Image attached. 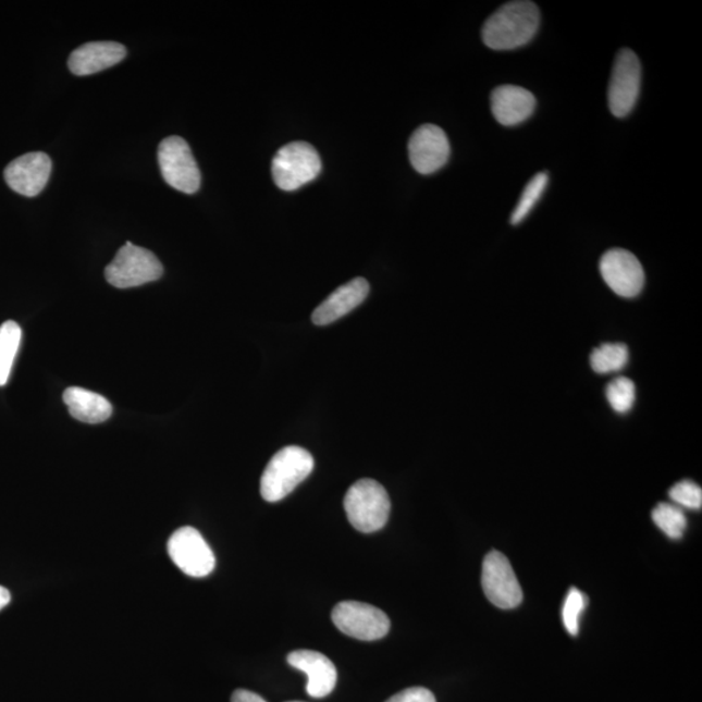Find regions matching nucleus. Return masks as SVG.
I'll return each mask as SVG.
<instances>
[{
	"label": "nucleus",
	"instance_id": "nucleus-1",
	"mask_svg": "<svg viewBox=\"0 0 702 702\" xmlns=\"http://www.w3.org/2000/svg\"><path fill=\"white\" fill-rule=\"evenodd\" d=\"M540 26L538 5L528 0H517L500 7L487 20L481 37L492 50L518 49L532 41Z\"/></svg>",
	"mask_w": 702,
	"mask_h": 702
},
{
	"label": "nucleus",
	"instance_id": "nucleus-2",
	"mask_svg": "<svg viewBox=\"0 0 702 702\" xmlns=\"http://www.w3.org/2000/svg\"><path fill=\"white\" fill-rule=\"evenodd\" d=\"M313 470L310 452L299 446H286L272 457L260 479V494L269 503L290 496Z\"/></svg>",
	"mask_w": 702,
	"mask_h": 702
},
{
	"label": "nucleus",
	"instance_id": "nucleus-3",
	"mask_svg": "<svg viewBox=\"0 0 702 702\" xmlns=\"http://www.w3.org/2000/svg\"><path fill=\"white\" fill-rule=\"evenodd\" d=\"M344 506L350 525L364 533L381 530L390 519V496L385 488L372 479L353 484L346 493Z\"/></svg>",
	"mask_w": 702,
	"mask_h": 702
},
{
	"label": "nucleus",
	"instance_id": "nucleus-4",
	"mask_svg": "<svg viewBox=\"0 0 702 702\" xmlns=\"http://www.w3.org/2000/svg\"><path fill=\"white\" fill-rule=\"evenodd\" d=\"M320 171L322 159L316 147L303 140L281 147L272 160L273 182L285 192H294L311 183Z\"/></svg>",
	"mask_w": 702,
	"mask_h": 702
},
{
	"label": "nucleus",
	"instance_id": "nucleus-5",
	"mask_svg": "<svg viewBox=\"0 0 702 702\" xmlns=\"http://www.w3.org/2000/svg\"><path fill=\"white\" fill-rule=\"evenodd\" d=\"M163 264L156 254L126 243L106 267L104 276L110 285L130 290L159 280L163 276Z\"/></svg>",
	"mask_w": 702,
	"mask_h": 702
},
{
	"label": "nucleus",
	"instance_id": "nucleus-6",
	"mask_svg": "<svg viewBox=\"0 0 702 702\" xmlns=\"http://www.w3.org/2000/svg\"><path fill=\"white\" fill-rule=\"evenodd\" d=\"M158 162L165 183L178 192L194 194L199 190L200 171L190 146L182 137H167L158 147Z\"/></svg>",
	"mask_w": 702,
	"mask_h": 702
},
{
	"label": "nucleus",
	"instance_id": "nucleus-7",
	"mask_svg": "<svg viewBox=\"0 0 702 702\" xmlns=\"http://www.w3.org/2000/svg\"><path fill=\"white\" fill-rule=\"evenodd\" d=\"M167 551L173 564L187 577L206 578L215 570V554L196 528H178L170 538Z\"/></svg>",
	"mask_w": 702,
	"mask_h": 702
},
{
	"label": "nucleus",
	"instance_id": "nucleus-8",
	"mask_svg": "<svg viewBox=\"0 0 702 702\" xmlns=\"http://www.w3.org/2000/svg\"><path fill=\"white\" fill-rule=\"evenodd\" d=\"M332 620L341 632L362 641L383 639L391 630V620L383 611L359 601H343L334 606Z\"/></svg>",
	"mask_w": 702,
	"mask_h": 702
},
{
	"label": "nucleus",
	"instance_id": "nucleus-9",
	"mask_svg": "<svg viewBox=\"0 0 702 702\" xmlns=\"http://www.w3.org/2000/svg\"><path fill=\"white\" fill-rule=\"evenodd\" d=\"M640 85L641 64L637 53L621 49L615 58L607 91L608 109L615 118H626L633 110Z\"/></svg>",
	"mask_w": 702,
	"mask_h": 702
},
{
	"label": "nucleus",
	"instance_id": "nucleus-10",
	"mask_svg": "<svg viewBox=\"0 0 702 702\" xmlns=\"http://www.w3.org/2000/svg\"><path fill=\"white\" fill-rule=\"evenodd\" d=\"M481 584L487 599L504 611L517 607L524 601V592L509 559L497 551L491 552L484 558Z\"/></svg>",
	"mask_w": 702,
	"mask_h": 702
},
{
	"label": "nucleus",
	"instance_id": "nucleus-11",
	"mask_svg": "<svg viewBox=\"0 0 702 702\" xmlns=\"http://www.w3.org/2000/svg\"><path fill=\"white\" fill-rule=\"evenodd\" d=\"M600 272L608 287L619 297L639 296L645 284L643 266L632 253L612 249L600 260Z\"/></svg>",
	"mask_w": 702,
	"mask_h": 702
},
{
	"label": "nucleus",
	"instance_id": "nucleus-12",
	"mask_svg": "<svg viewBox=\"0 0 702 702\" xmlns=\"http://www.w3.org/2000/svg\"><path fill=\"white\" fill-rule=\"evenodd\" d=\"M409 157L414 170L421 175H431L443 169L449 160V139L440 126L421 125L409 140Z\"/></svg>",
	"mask_w": 702,
	"mask_h": 702
},
{
	"label": "nucleus",
	"instance_id": "nucleus-13",
	"mask_svg": "<svg viewBox=\"0 0 702 702\" xmlns=\"http://www.w3.org/2000/svg\"><path fill=\"white\" fill-rule=\"evenodd\" d=\"M51 170V158L47 153L29 152L7 165L4 180L13 192L32 198L45 189L49 183Z\"/></svg>",
	"mask_w": 702,
	"mask_h": 702
},
{
	"label": "nucleus",
	"instance_id": "nucleus-14",
	"mask_svg": "<svg viewBox=\"0 0 702 702\" xmlns=\"http://www.w3.org/2000/svg\"><path fill=\"white\" fill-rule=\"evenodd\" d=\"M287 664L307 675L306 691L313 699L331 694L337 683V670L333 662L316 651H294L287 655Z\"/></svg>",
	"mask_w": 702,
	"mask_h": 702
},
{
	"label": "nucleus",
	"instance_id": "nucleus-15",
	"mask_svg": "<svg viewBox=\"0 0 702 702\" xmlns=\"http://www.w3.org/2000/svg\"><path fill=\"white\" fill-rule=\"evenodd\" d=\"M491 107L497 123L514 126L532 116L537 109V98L520 86L503 85L492 91Z\"/></svg>",
	"mask_w": 702,
	"mask_h": 702
},
{
	"label": "nucleus",
	"instance_id": "nucleus-16",
	"mask_svg": "<svg viewBox=\"0 0 702 702\" xmlns=\"http://www.w3.org/2000/svg\"><path fill=\"white\" fill-rule=\"evenodd\" d=\"M370 284L364 278H357L341 285L312 312V322L328 325L347 316L369 296Z\"/></svg>",
	"mask_w": 702,
	"mask_h": 702
},
{
	"label": "nucleus",
	"instance_id": "nucleus-17",
	"mask_svg": "<svg viewBox=\"0 0 702 702\" xmlns=\"http://www.w3.org/2000/svg\"><path fill=\"white\" fill-rule=\"evenodd\" d=\"M125 57V46L118 42H89L71 53L69 66L73 75L90 76L123 62Z\"/></svg>",
	"mask_w": 702,
	"mask_h": 702
},
{
	"label": "nucleus",
	"instance_id": "nucleus-18",
	"mask_svg": "<svg viewBox=\"0 0 702 702\" xmlns=\"http://www.w3.org/2000/svg\"><path fill=\"white\" fill-rule=\"evenodd\" d=\"M63 401L73 418L84 423H103L112 416V405L109 399L84 387L71 386L65 390Z\"/></svg>",
	"mask_w": 702,
	"mask_h": 702
},
{
	"label": "nucleus",
	"instance_id": "nucleus-19",
	"mask_svg": "<svg viewBox=\"0 0 702 702\" xmlns=\"http://www.w3.org/2000/svg\"><path fill=\"white\" fill-rule=\"evenodd\" d=\"M22 337V328L16 322L9 320L0 325V386L9 383Z\"/></svg>",
	"mask_w": 702,
	"mask_h": 702
},
{
	"label": "nucleus",
	"instance_id": "nucleus-20",
	"mask_svg": "<svg viewBox=\"0 0 702 702\" xmlns=\"http://www.w3.org/2000/svg\"><path fill=\"white\" fill-rule=\"evenodd\" d=\"M628 362V349L625 344H603L591 354V366L594 372L613 373L624 370Z\"/></svg>",
	"mask_w": 702,
	"mask_h": 702
},
{
	"label": "nucleus",
	"instance_id": "nucleus-21",
	"mask_svg": "<svg viewBox=\"0 0 702 702\" xmlns=\"http://www.w3.org/2000/svg\"><path fill=\"white\" fill-rule=\"evenodd\" d=\"M547 183H550V176L546 172H539L538 175H534L525 187L524 194L519 199L517 207L513 211L512 224L518 225L530 215L531 211L534 209V206L538 205L541 197L546 189Z\"/></svg>",
	"mask_w": 702,
	"mask_h": 702
},
{
	"label": "nucleus",
	"instance_id": "nucleus-22",
	"mask_svg": "<svg viewBox=\"0 0 702 702\" xmlns=\"http://www.w3.org/2000/svg\"><path fill=\"white\" fill-rule=\"evenodd\" d=\"M652 518L662 532L668 538L678 540L683 537L687 528V518L683 510L677 505L660 504L654 507Z\"/></svg>",
	"mask_w": 702,
	"mask_h": 702
},
{
	"label": "nucleus",
	"instance_id": "nucleus-23",
	"mask_svg": "<svg viewBox=\"0 0 702 702\" xmlns=\"http://www.w3.org/2000/svg\"><path fill=\"white\" fill-rule=\"evenodd\" d=\"M606 398L614 411L626 414L630 411L637 399V386L628 378H617L608 383Z\"/></svg>",
	"mask_w": 702,
	"mask_h": 702
},
{
	"label": "nucleus",
	"instance_id": "nucleus-24",
	"mask_svg": "<svg viewBox=\"0 0 702 702\" xmlns=\"http://www.w3.org/2000/svg\"><path fill=\"white\" fill-rule=\"evenodd\" d=\"M587 600L583 593L577 588H571L567 593L564 608H562V619L568 633L577 637L579 632V619L581 613L584 612Z\"/></svg>",
	"mask_w": 702,
	"mask_h": 702
},
{
	"label": "nucleus",
	"instance_id": "nucleus-25",
	"mask_svg": "<svg viewBox=\"0 0 702 702\" xmlns=\"http://www.w3.org/2000/svg\"><path fill=\"white\" fill-rule=\"evenodd\" d=\"M668 494H670V498L679 507H687V509L692 510L701 509L702 490L691 480H683L675 484Z\"/></svg>",
	"mask_w": 702,
	"mask_h": 702
},
{
	"label": "nucleus",
	"instance_id": "nucleus-26",
	"mask_svg": "<svg viewBox=\"0 0 702 702\" xmlns=\"http://www.w3.org/2000/svg\"><path fill=\"white\" fill-rule=\"evenodd\" d=\"M385 702H436V698L433 697V693L427 688L423 687H411L407 690L394 694L390 700Z\"/></svg>",
	"mask_w": 702,
	"mask_h": 702
},
{
	"label": "nucleus",
	"instance_id": "nucleus-27",
	"mask_svg": "<svg viewBox=\"0 0 702 702\" xmlns=\"http://www.w3.org/2000/svg\"><path fill=\"white\" fill-rule=\"evenodd\" d=\"M231 702H267L263 698H260L259 694L254 693L247 690H237L232 694Z\"/></svg>",
	"mask_w": 702,
	"mask_h": 702
},
{
	"label": "nucleus",
	"instance_id": "nucleus-28",
	"mask_svg": "<svg viewBox=\"0 0 702 702\" xmlns=\"http://www.w3.org/2000/svg\"><path fill=\"white\" fill-rule=\"evenodd\" d=\"M11 601V594L9 590H5L4 587L0 586V611H2L3 607L10 604Z\"/></svg>",
	"mask_w": 702,
	"mask_h": 702
},
{
	"label": "nucleus",
	"instance_id": "nucleus-29",
	"mask_svg": "<svg viewBox=\"0 0 702 702\" xmlns=\"http://www.w3.org/2000/svg\"><path fill=\"white\" fill-rule=\"evenodd\" d=\"M291 702H303V701H291Z\"/></svg>",
	"mask_w": 702,
	"mask_h": 702
}]
</instances>
